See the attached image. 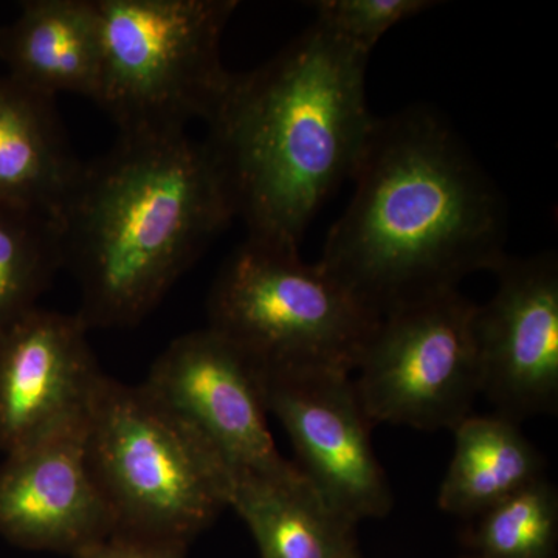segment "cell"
I'll use <instances>...</instances> for the list:
<instances>
[{"label": "cell", "instance_id": "6", "mask_svg": "<svg viewBox=\"0 0 558 558\" xmlns=\"http://www.w3.org/2000/svg\"><path fill=\"white\" fill-rule=\"evenodd\" d=\"M380 318L299 248L253 240L234 250L208 296V328L264 374H354Z\"/></svg>", "mask_w": 558, "mask_h": 558}, {"label": "cell", "instance_id": "19", "mask_svg": "<svg viewBox=\"0 0 558 558\" xmlns=\"http://www.w3.org/2000/svg\"><path fill=\"white\" fill-rule=\"evenodd\" d=\"M315 24L352 49L371 54L381 36L399 22L417 16L439 2L432 0H318Z\"/></svg>", "mask_w": 558, "mask_h": 558}, {"label": "cell", "instance_id": "10", "mask_svg": "<svg viewBox=\"0 0 558 558\" xmlns=\"http://www.w3.org/2000/svg\"><path fill=\"white\" fill-rule=\"evenodd\" d=\"M497 290L476 304L473 337L481 395L520 422L558 407V259L554 252L506 258Z\"/></svg>", "mask_w": 558, "mask_h": 558}, {"label": "cell", "instance_id": "7", "mask_svg": "<svg viewBox=\"0 0 558 558\" xmlns=\"http://www.w3.org/2000/svg\"><path fill=\"white\" fill-rule=\"evenodd\" d=\"M475 307L457 289L380 318L352 377L374 425L451 432L472 414L481 395Z\"/></svg>", "mask_w": 558, "mask_h": 558}, {"label": "cell", "instance_id": "1", "mask_svg": "<svg viewBox=\"0 0 558 558\" xmlns=\"http://www.w3.org/2000/svg\"><path fill=\"white\" fill-rule=\"evenodd\" d=\"M351 180L318 264L379 317L508 258L501 193L438 113L377 117Z\"/></svg>", "mask_w": 558, "mask_h": 558}, {"label": "cell", "instance_id": "12", "mask_svg": "<svg viewBox=\"0 0 558 558\" xmlns=\"http://www.w3.org/2000/svg\"><path fill=\"white\" fill-rule=\"evenodd\" d=\"M87 424L89 417L7 454L0 535L14 546L76 557L116 531L87 458Z\"/></svg>", "mask_w": 558, "mask_h": 558}, {"label": "cell", "instance_id": "17", "mask_svg": "<svg viewBox=\"0 0 558 558\" xmlns=\"http://www.w3.org/2000/svg\"><path fill=\"white\" fill-rule=\"evenodd\" d=\"M61 269L60 222L35 209L0 202V330L36 310Z\"/></svg>", "mask_w": 558, "mask_h": 558}, {"label": "cell", "instance_id": "9", "mask_svg": "<svg viewBox=\"0 0 558 558\" xmlns=\"http://www.w3.org/2000/svg\"><path fill=\"white\" fill-rule=\"evenodd\" d=\"M264 388L267 410L295 449L296 468L319 497L354 524L387 517L395 499L374 453L371 429L376 425L360 402L352 374H264Z\"/></svg>", "mask_w": 558, "mask_h": 558}, {"label": "cell", "instance_id": "18", "mask_svg": "<svg viewBox=\"0 0 558 558\" xmlns=\"http://www.w3.org/2000/svg\"><path fill=\"white\" fill-rule=\"evenodd\" d=\"M470 546L476 558H554L558 492L542 476L476 517Z\"/></svg>", "mask_w": 558, "mask_h": 558}, {"label": "cell", "instance_id": "21", "mask_svg": "<svg viewBox=\"0 0 558 558\" xmlns=\"http://www.w3.org/2000/svg\"><path fill=\"white\" fill-rule=\"evenodd\" d=\"M465 558H476V557L470 556V557H465Z\"/></svg>", "mask_w": 558, "mask_h": 558}, {"label": "cell", "instance_id": "8", "mask_svg": "<svg viewBox=\"0 0 558 558\" xmlns=\"http://www.w3.org/2000/svg\"><path fill=\"white\" fill-rule=\"evenodd\" d=\"M143 387L204 439L231 472L288 475L296 470L271 438L263 371L216 330H193L172 341Z\"/></svg>", "mask_w": 558, "mask_h": 558}, {"label": "cell", "instance_id": "14", "mask_svg": "<svg viewBox=\"0 0 558 558\" xmlns=\"http://www.w3.org/2000/svg\"><path fill=\"white\" fill-rule=\"evenodd\" d=\"M83 163L70 149L57 98L0 75V202L58 220Z\"/></svg>", "mask_w": 558, "mask_h": 558}, {"label": "cell", "instance_id": "20", "mask_svg": "<svg viewBox=\"0 0 558 558\" xmlns=\"http://www.w3.org/2000/svg\"><path fill=\"white\" fill-rule=\"evenodd\" d=\"M189 545L113 531L73 558H185Z\"/></svg>", "mask_w": 558, "mask_h": 558}, {"label": "cell", "instance_id": "15", "mask_svg": "<svg viewBox=\"0 0 558 558\" xmlns=\"http://www.w3.org/2000/svg\"><path fill=\"white\" fill-rule=\"evenodd\" d=\"M229 508L247 523L260 558H360L357 524L330 508L299 468L233 473Z\"/></svg>", "mask_w": 558, "mask_h": 558}, {"label": "cell", "instance_id": "16", "mask_svg": "<svg viewBox=\"0 0 558 558\" xmlns=\"http://www.w3.org/2000/svg\"><path fill=\"white\" fill-rule=\"evenodd\" d=\"M451 432L453 457L438 498L450 515L476 519L545 476V458L512 418L470 414Z\"/></svg>", "mask_w": 558, "mask_h": 558}, {"label": "cell", "instance_id": "2", "mask_svg": "<svg viewBox=\"0 0 558 558\" xmlns=\"http://www.w3.org/2000/svg\"><path fill=\"white\" fill-rule=\"evenodd\" d=\"M368 54L312 24L259 68L233 73L205 138L247 240L299 248L357 170L377 117Z\"/></svg>", "mask_w": 558, "mask_h": 558}, {"label": "cell", "instance_id": "4", "mask_svg": "<svg viewBox=\"0 0 558 558\" xmlns=\"http://www.w3.org/2000/svg\"><path fill=\"white\" fill-rule=\"evenodd\" d=\"M87 458L116 531L190 545L229 508V464L143 384L105 376L87 424Z\"/></svg>", "mask_w": 558, "mask_h": 558}, {"label": "cell", "instance_id": "3", "mask_svg": "<svg viewBox=\"0 0 558 558\" xmlns=\"http://www.w3.org/2000/svg\"><path fill=\"white\" fill-rule=\"evenodd\" d=\"M234 218L205 140L119 135L84 161L58 219L76 315L89 330L137 325Z\"/></svg>", "mask_w": 558, "mask_h": 558}, {"label": "cell", "instance_id": "13", "mask_svg": "<svg viewBox=\"0 0 558 558\" xmlns=\"http://www.w3.org/2000/svg\"><path fill=\"white\" fill-rule=\"evenodd\" d=\"M0 61L28 89L95 100L101 72L97 0L22 2L20 14L0 27Z\"/></svg>", "mask_w": 558, "mask_h": 558}, {"label": "cell", "instance_id": "11", "mask_svg": "<svg viewBox=\"0 0 558 558\" xmlns=\"http://www.w3.org/2000/svg\"><path fill=\"white\" fill-rule=\"evenodd\" d=\"M78 315L36 307L0 330V450L89 417L105 374Z\"/></svg>", "mask_w": 558, "mask_h": 558}, {"label": "cell", "instance_id": "5", "mask_svg": "<svg viewBox=\"0 0 558 558\" xmlns=\"http://www.w3.org/2000/svg\"><path fill=\"white\" fill-rule=\"evenodd\" d=\"M101 72L95 102L119 135L208 123L233 73L220 43L236 0H97Z\"/></svg>", "mask_w": 558, "mask_h": 558}]
</instances>
